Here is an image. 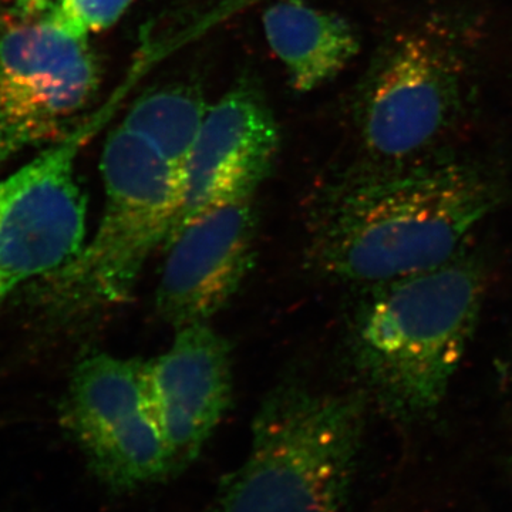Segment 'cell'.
<instances>
[{"instance_id":"obj_1","label":"cell","mask_w":512,"mask_h":512,"mask_svg":"<svg viewBox=\"0 0 512 512\" xmlns=\"http://www.w3.org/2000/svg\"><path fill=\"white\" fill-rule=\"evenodd\" d=\"M503 198V183L477 161L443 154L373 163L313 204L308 261L365 288L420 274L461 254Z\"/></svg>"},{"instance_id":"obj_2","label":"cell","mask_w":512,"mask_h":512,"mask_svg":"<svg viewBox=\"0 0 512 512\" xmlns=\"http://www.w3.org/2000/svg\"><path fill=\"white\" fill-rule=\"evenodd\" d=\"M487 271L464 249L447 264L366 286L350 353L366 399L412 423L439 409L473 339Z\"/></svg>"},{"instance_id":"obj_3","label":"cell","mask_w":512,"mask_h":512,"mask_svg":"<svg viewBox=\"0 0 512 512\" xmlns=\"http://www.w3.org/2000/svg\"><path fill=\"white\" fill-rule=\"evenodd\" d=\"M365 394L319 392L296 380L265 397L241 466L210 512H340L365 433Z\"/></svg>"},{"instance_id":"obj_4","label":"cell","mask_w":512,"mask_h":512,"mask_svg":"<svg viewBox=\"0 0 512 512\" xmlns=\"http://www.w3.org/2000/svg\"><path fill=\"white\" fill-rule=\"evenodd\" d=\"M101 175L106 201L92 239L63 268L36 282L40 306L57 322H83L130 301L183 204V171L124 126L107 137Z\"/></svg>"},{"instance_id":"obj_5","label":"cell","mask_w":512,"mask_h":512,"mask_svg":"<svg viewBox=\"0 0 512 512\" xmlns=\"http://www.w3.org/2000/svg\"><path fill=\"white\" fill-rule=\"evenodd\" d=\"M466 79V60L446 30L390 36L357 100V127L375 164L416 160L436 144L463 109Z\"/></svg>"},{"instance_id":"obj_6","label":"cell","mask_w":512,"mask_h":512,"mask_svg":"<svg viewBox=\"0 0 512 512\" xmlns=\"http://www.w3.org/2000/svg\"><path fill=\"white\" fill-rule=\"evenodd\" d=\"M143 365L109 353L86 356L60 406L64 431L113 493L137 491L174 474L148 406Z\"/></svg>"},{"instance_id":"obj_7","label":"cell","mask_w":512,"mask_h":512,"mask_svg":"<svg viewBox=\"0 0 512 512\" xmlns=\"http://www.w3.org/2000/svg\"><path fill=\"white\" fill-rule=\"evenodd\" d=\"M19 16L0 30V171L30 147L62 140L99 84L87 37L49 13Z\"/></svg>"},{"instance_id":"obj_8","label":"cell","mask_w":512,"mask_h":512,"mask_svg":"<svg viewBox=\"0 0 512 512\" xmlns=\"http://www.w3.org/2000/svg\"><path fill=\"white\" fill-rule=\"evenodd\" d=\"M77 128L0 181V305L20 286L55 274L86 244V197L76 157Z\"/></svg>"},{"instance_id":"obj_9","label":"cell","mask_w":512,"mask_h":512,"mask_svg":"<svg viewBox=\"0 0 512 512\" xmlns=\"http://www.w3.org/2000/svg\"><path fill=\"white\" fill-rule=\"evenodd\" d=\"M255 192L205 208L168 239L157 309L175 329L208 322L234 298L254 262Z\"/></svg>"},{"instance_id":"obj_10","label":"cell","mask_w":512,"mask_h":512,"mask_svg":"<svg viewBox=\"0 0 512 512\" xmlns=\"http://www.w3.org/2000/svg\"><path fill=\"white\" fill-rule=\"evenodd\" d=\"M173 345L144 362L148 406L174 473L190 466L228 412L232 360L228 340L208 322L175 329Z\"/></svg>"},{"instance_id":"obj_11","label":"cell","mask_w":512,"mask_h":512,"mask_svg":"<svg viewBox=\"0 0 512 512\" xmlns=\"http://www.w3.org/2000/svg\"><path fill=\"white\" fill-rule=\"evenodd\" d=\"M278 148L279 128L262 97L249 87L225 94L208 110L185 165L183 204L171 235L205 208L256 192Z\"/></svg>"},{"instance_id":"obj_12","label":"cell","mask_w":512,"mask_h":512,"mask_svg":"<svg viewBox=\"0 0 512 512\" xmlns=\"http://www.w3.org/2000/svg\"><path fill=\"white\" fill-rule=\"evenodd\" d=\"M266 40L292 87L312 92L338 76L359 53L355 30L338 15L302 0H281L264 13Z\"/></svg>"},{"instance_id":"obj_13","label":"cell","mask_w":512,"mask_h":512,"mask_svg":"<svg viewBox=\"0 0 512 512\" xmlns=\"http://www.w3.org/2000/svg\"><path fill=\"white\" fill-rule=\"evenodd\" d=\"M208 110L197 87L168 84L143 94L121 126L150 140L184 174Z\"/></svg>"},{"instance_id":"obj_14","label":"cell","mask_w":512,"mask_h":512,"mask_svg":"<svg viewBox=\"0 0 512 512\" xmlns=\"http://www.w3.org/2000/svg\"><path fill=\"white\" fill-rule=\"evenodd\" d=\"M133 0H56L50 18L67 32L87 37L119 22Z\"/></svg>"},{"instance_id":"obj_15","label":"cell","mask_w":512,"mask_h":512,"mask_svg":"<svg viewBox=\"0 0 512 512\" xmlns=\"http://www.w3.org/2000/svg\"><path fill=\"white\" fill-rule=\"evenodd\" d=\"M16 5H18L19 15L36 16L49 12L52 0H16Z\"/></svg>"}]
</instances>
